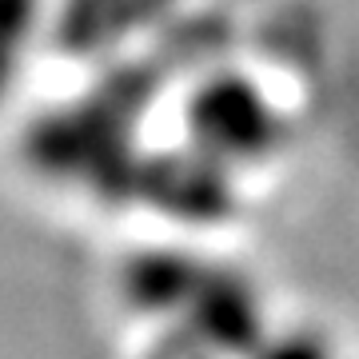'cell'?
I'll list each match as a JSON object with an SVG mask.
<instances>
[{
    "instance_id": "1",
    "label": "cell",
    "mask_w": 359,
    "mask_h": 359,
    "mask_svg": "<svg viewBox=\"0 0 359 359\" xmlns=\"http://www.w3.org/2000/svg\"><path fill=\"white\" fill-rule=\"evenodd\" d=\"M188 140L228 172L256 168L280 152L283 112L252 76L216 72L188 100Z\"/></svg>"
},
{
    "instance_id": "2",
    "label": "cell",
    "mask_w": 359,
    "mask_h": 359,
    "mask_svg": "<svg viewBox=\"0 0 359 359\" xmlns=\"http://www.w3.org/2000/svg\"><path fill=\"white\" fill-rule=\"evenodd\" d=\"M180 323L192 327L219 359H248L268 335H264V308L244 276L236 271L204 268L188 308L180 311Z\"/></svg>"
},
{
    "instance_id": "3",
    "label": "cell",
    "mask_w": 359,
    "mask_h": 359,
    "mask_svg": "<svg viewBox=\"0 0 359 359\" xmlns=\"http://www.w3.org/2000/svg\"><path fill=\"white\" fill-rule=\"evenodd\" d=\"M204 264L184 252H140L124 268V295L144 316H176L188 308Z\"/></svg>"
},
{
    "instance_id": "4",
    "label": "cell",
    "mask_w": 359,
    "mask_h": 359,
    "mask_svg": "<svg viewBox=\"0 0 359 359\" xmlns=\"http://www.w3.org/2000/svg\"><path fill=\"white\" fill-rule=\"evenodd\" d=\"M164 4L168 0H68L65 25L80 48H104L156 20Z\"/></svg>"
},
{
    "instance_id": "5",
    "label": "cell",
    "mask_w": 359,
    "mask_h": 359,
    "mask_svg": "<svg viewBox=\"0 0 359 359\" xmlns=\"http://www.w3.org/2000/svg\"><path fill=\"white\" fill-rule=\"evenodd\" d=\"M40 0H0V96L8 92L36 32Z\"/></svg>"
},
{
    "instance_id": "6",
    "label": "cell",
    "mask_w": 359,
    "mask_h": 359,
    "mask_svg": "<svg viewBox=\"0 0 359 359\" xmlns=\"http://www.w3.org/2000/svg\"><path fill=\"white\" fill-rule=\"evenodd\" d=\"M148 359H219V355L204 344V339H200V335L192 332V327L176 323L172 332H164V335H160V339L152 344Z\"/></svg>"
},
{
    "instance_id": "7",
    "label": "cell",
    "mask_w": 359,
    "mask_h": 359,
    "mask_svg": "<svg viewBox=\"0 0 359 359\" xmlns=\"http://www.w3.org/2000/svg\"><path fill=\"white\" fill-rule=\"evenodd\" d=\"M248 359H332L316 335H283V339H264Z\"/></svg>"
}]
</instances>
